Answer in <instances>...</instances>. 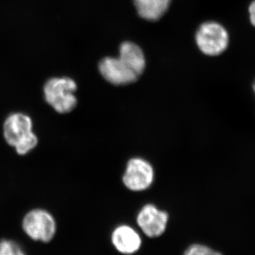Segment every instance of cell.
Here are the masks:
<instances>
[{
  "instance_id": "6",
  "label": "cell",
  "mask_w": 255,
  "mask_h": 255,
  "mask_svg": "<svg viewBox=\"0 0 255 255\" xmlns=\"http://www.w3.org/2000/svg\"><path fill=\"white\" fill-rule=\"evenodd\" d=\"M169 214L153 204H146L137 214L136 222L143 234L150 238L160 237L167 227Z\"/></svg>"
},
{
  "instance_id": "14",
  "label": "cell",
  "mask_w": 255,
  "mask_h": 255,
  "mask_svg": "<svg viewBox=\"0 0 255 255\" xmlns=\"http://www.w3.org/2000/svg\"><path fill=\"white\" fill-rule=\"evenodd\" d=\"M253 90H254V92H255V81H254V83H253Z\"/></svg>"
},
{
  "instance_id": "4",
  "label": "cell",
  "mask_w": 255,
  "mask_h": 255,
  "mask_svg": "<svg viewBox=\"0 0 255 255\" xmlns=\"http://www.w3.org/2000/svg\"><path fill=\"white\" fill-rule=\"evenodd\" d=\"M22 228L33 241L48 243L56 233V222L48 211L35 209L29 211L23 218Z\"/></svg>"
},
{
  "instance_id": "10",
  "label": "cell",
  "mask_w": 255,
  "mask_h": 255,
  "mask_svg": "<svg viewBox=\"0 0 255 255\" xmlns=\"http://www.w3.org/2000/svg\"><path fill=\"white\" fill-rule=\"evenodd\" d=\"M171 0H134L139 16L148 21H156L168 9Z\"/></svg>"
},
{
  "instance_id": "12",
  "label": "cell",
  "mask_w": 255,
  "mask_h": 255,
  "mask_svg": "<svg viewBox=\"0 0 255 255\" xmlns=\"http://www.w3.org/2000/svg\"><path fill=\"white\" fill-rule=\"evenodd\" d=\"M0 255H26L21 247L14 241H0Z\"/></svg>"
},
{
  "instance_id": "7",
  "label": "cell",
  "mask_w": 255,
  "mask_h": 255,
  "mask_svg": "<svg viewBox=\"0 0 255 255\" xmlns=\"http://www.w3.org/2000/svg\"><path fill=\"white\" fill-rule=\"evenodd\" d=\"M101 75L114 85H127L137 81L138 75L119 58L107 57L99 64Z\"/></svg>"
},
{
  "instance_id": "9",
  "label": "cell",
  "mask_w": 255,
  "mask_h": 255,
  "mask_svg": "<svg viewBox=\"0 0 255 255\" xmlns=\"http://www.w3.org/2000/svg\"><path fill=\"white\" fill-rule=\"evenodd\" d=\"M119 58L139 77L143 73L145 68V55L137 45L132 42H124L119 48Z\"/></svg>"
},
{
  "instance_id": "5",
  "label": "cell",
  "mask_w": 255,
  "mask_h": 255,
  "mask_svg": "<svg viewBox=\"0 0 255 255\" xmlns=\"http://www.w3.org/2000/svg\"><path fill=\"white\" fill-rule=\"evenodd\" d=\"M155 172L148 161L140 157H134L128 162L123 183L132 191L147 190L154 182Z\"/></svg>"
},
{
  "instance_id": "8",
  "label": "cell",
  "mask_w": 255,
  "mask_h": 255,
  "mask_svg": "<svg viewBox=\"0 0 255 255\" xmlns=\"http://www.w3.org/2000/svg\"><path fill=\"white\" fill-rule=\"evenodd\" d=\"M111 241L116 250L121 254H135L142 246L140 234L131 226L120 225L114 228L111 236Z\"/></svg>"
},
{
  "instance_id": "11",
  "label": "cell",
  "mask_w": 255,
  "mask_h": 255,
  "mask_svg": "<svg viewBox=\"0 0 255 255\" xmlns=\"http://www.w3.org/2000/svg\"><path fill=\"white\" fill-rule=\"evenodd\" d=\"M183 255H223L210 247L204 244H192L188 247Z\"/></svg>"
},
{
  "instance_id": "3",
  "label": "cell",
  "mask_w": 255,
  "mask_h": 255,
  "mask_svg": "<svg viewBox=\"0 0 255 255\" xmlns=\"http://www.w3.org/2000/svg\"><path fill=\"white\" fill-rule=\"evenodd\" d=\"M196 42L204 54L216 56L227 49L229 36L222 25L214 21H209L203 23L198 29Z\"/></svg>"
},
{
  "instance_id": "1",
  "label": "cell",
  "mask_w": 255,
  "mask_h": 255,
  "mask_svg": "<svg viewBox=\"0 0 255 255\" xmlns=\"http://www.w3.org/2000/svg\"><path fill=\"white\" fill-rule=\"evenodd\" d=\"M4 136L6 142L16 149L18 155H26L38 144L33 132V123L24 114H11L4 124Z\"/></svg>"
},
{
  "instance_id": "13",
  "label": "cell",
  "mask_w": 255,
  "mask_h": 255,
  "mask_svg": "<svg viewBox=\"0 0 255 255\" xmlns=\"http://www.w3.org/2000/svg\"><path fill=\"white\" fill-rule=\"evenodd\" d=\"M248 11H249L251 22L255 27V0L252 1L251 4H250Z\"/></svg>"
},
{
  "instance_id": "2",
  "label": "cell",
  "mask_w": 255,
  "mask_h": 255,
  "mask_svg": "<svg viewBox=\"0 0 255 255\" xmlns=\"http://www.w3.org/2000/svg\"><path fill=\"white\" fill-rule=\"evenodd\" d=\"M78 86L73 79L53 78L45 84L43 92L47 103L59 114H68L78 105L75 95Z\"/></svg>"
}]
</instances>
